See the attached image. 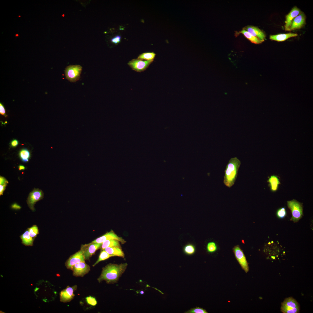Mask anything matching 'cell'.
<instances>
[{"instance_id":"1","label":"cell","mask_w":313,"mask_h":313,"mask_svg":"<svg viewBox=\"0 0 313 313\" xmlns=\"http://www.w3.org/2000/svg\"><path fill=\"white\" fill-rule=\"evenodd\" d=\"M128 266L127 263L119 264L110 263L103 268L101 273L97 280L99 282L105 281L108 283L117 282L124 272Z\"/></svg>"},{"instance_id":"2","label":"cell","mask_w":313,"mask_h":313,"mask_svg":"<svg viewBox=\"0 0 313 313\" xmlns=\"http://www.w3.org/2000/svg\"><path fill=\"white\" fill-rule=\"evenodd\" d=\"M241 164L240 161L236 157L231 158L229 160L225 170L223 181L227 187L231 188L234 184Z\"/></svg>"},{"instance_id":"3","label":"cell","mask_w":313,"mask_h":313,"mask_svg":"<svg viewBox=\"0 0 313 313\" xmlns=\"http://www.w3.org/2000/svg\"><path fill=\"white\" fill-rule=\"evenodd\" d=\"M288 208L290 210L292 216L291 220L296 222L301 219L303 214L302 204L295 199L288 201L287 202Z\"/></svg>"},{"instance_id":"4","label":"cell","mask_w":313,"mask_h":313,"mask_svg":"<svg viewBox=\"0 0 313 313\" xmlns=\"http://www.w3.org/2000/svg\"><path fill=\"white\" fill-rule=\"evenodd\" d=\"M82 68L79 65H70L68 66L65 71L66 79L71 82H76L80 78Z\"/></svg>"},{"instance_id":"5","label":"cell","mask_w":313,"mask_h":313,"mask_svg":"<svg viewBox=\"0 0 313 313\" xmlns=\"http://www.w3.org/2000/svg\"><path fill=\"white\" fill-rule=\"evenodd\" d=\"M299 303L293 298L285 299L281 303V311L284 313H298L299 312Z\"/></svg>"},{"instance_id":"6","label":"cell","mask_w":313,"mask_h":313,"mask_svg":"<svg viewBox=\"0 0 313 313\" xmlns=\"http://www.w3.org/2000/svg\"><path fill=\"white\" fill-rule=\"evenodd\" d=\"M102 243H91L82 245L80 250L83 255L85 260H89L96 251L101 248Z\"/></svg>"},{"instance_id":"7","label":"cell","mask_w":313,"mask_h":313,"mask_svg":"<svg viewBox=\"0 0 313 313\" xmlns=\"http://www.w3.org/2000/svg\"><path fill=\"white\" fill-rule=\"evenodd\" d=\"M154 60H143L138 59H133L128 63L131 69L137 72H141L145 70Z\"/></svg>"},{"instance_id":"8","label":"cell","mask_w":313,"mask_h":313,"mask_svg":"<svg viewBox=\"0 0 313 313\" xmlns=\"http://www.w3.org/2000/svg\"><path fill=\"white\" fill-rule=\"evenodd\" d=\"M43 194L42 190L38 188H34L33 191L30 193L27 202L31 210L32 211L34 210V204L36 202L43 198Z\"/></svg>"},{"instance_id":"9","label":"cell","mask_w":313,"mask_h":313,"mask_svg":"<svg viewBox=\"0 0 313 313\" xmlns=\"http://www.w3.org/2000/svg\"><path fill=\"white\" fill-rule=\"evenodd\" d=\"M235 257L242 268L247 272L249 270V267L245 257L243 251L238 245L235 246L233 249Z\"/></svg>"},{"instance_id":"10","label":"cell","mask_w":313,"mask_h":313,"mask_svg":"<svg viewBox=\"0 0 313 313\" xmlns=\"http://www.w3.org/2000/svg\"><path fill=\"white\" fill-rule=\"evenodd\" d=\"M81 251L80 250L71 256L65 263V265L69 269L72 270L74 266L81 262H85Z\"/></svg>"},{"instance_id":"11","label":"cell","mask_w":313,"mask_h":313,"mask_svg":"<svg viewBox=\"0 0 313 313\" xmlns=\"http://www.w3.org/2000/svg\"><path fill=\"white\" fill-rule=\"evenodd\" d=\"M110 239L117 240L119 241L122 244H124L126 242L124 239L118 236L112 230L107 232L102 236L93 240L92 242L102 243L105 241Z\"/></svg>"},{"instance_id":"12","label":"cell","mask_w":313,"mask_h":313,"mask_svg":"<svg viewBox=\"0 0 313 313\" xmlns=\"http://www.w3.org/2000/svg\"><path fill=\"white\" fill-rule=\"evenodd\" d=\"M72 270L73 276L76 277H83L89 272L90 270V267L85 262H81L75 265Z\"/></svg>"},{"instance_id":"13","label":"cell","mask_w":313,"mask_h":313,"mask_svg":"<svg viewBox=\"0 0 313 313\" xmlns=\"http://www.w3.org/2000/svg\"><path fill=\"white\" fill-rule=\"evenodd\" d=\"M77 289V286H68L65 289L62 290L60 294V301L63 303H67L72 300L74 296V291Z\"/></svg>"},{"instance_id":"14","label":"cell","mask_w":313,"mask_h":313,"mask_svg":"<svg viewBox=\"0 0 313 313\" xmlns=\"http://www.w3.org/2000/svg\"><path fill=\"white\" fill-rule=\"evenodd\" d=\"M301 13L300 10L296 6L294 7L290 12L286 16L285 29L290 31L292 21L297 16Z\"/></svg>"},{"instance_id":"15","label":"cell","mask_w":313,"mask_h":313,"mask_svg":"<svg viewBox=\"0 0 313 313\" xmlns=\"http://www.w3.org/2000/svg\"><path fill=\"white\" fill-rule=\"evenodd\" d=\"M305 20L306 16L305 14L301 12L292 21L290 31L301 28L305 25Z\"/></svg>"},{"instance_id":"16","label":"cell","mask_w":313,"mask_h":313,"mask_svg":"<svg viewBox=\"0 0 313 313\" xmlns=\"http://www.w3.org/2000/svg\"><path fill=\"white\" fill-rule=\"evenodd\" d=\"M254 36L257 38L262 42L264 41L266 38L265 33L256 27L248 26L245 29Z\"/></svg>"},{"instance_id":"17","label":"cell","mask_w":313,"mask_h":313,"mask_svg":"<svg viewBox=\"0 0 313 313\" xmlns=\"http://www.w3.org/2000/svg\"><path fill=\"white\" fill-rule=\"evenodd\" d=\"M297 35L298 34L296 33H292L279 34L270 35V39L272 40L277 41H282L290 38L296 37Z\"/></svg>"},{"instance_id":"18","label":"cell","mask_w":313,"mask_h":313,"mask_svg":"<svg viewBox=\"0 0 313 313\" xmlns=\"http://www.w3.org/2000/svg\"><path fill=\"white\" fill-rule=\"evenodd\" d=\"M267 182L269 183L270 190L273 192L277 190L279 185L281 184L278 176L275 175H272L269 178Z\"/></svg>"},{"instance_id":"19","label":"cell","mask_w":313,"mask_h":313,"mask_svg":"<svg viewBox=\"0 0 313 313\" xmlns=\"http://www.w3.org/2000/svg\"><path fill=\"white\" fill-rule=\"evenodd\" d=\"M104 250L112 256H118L123 258L124 257L125 254L121 248L117 247H107Z\"/></svg>"},{"instance_id":"20","label":"cell","mask_w":313,"mask_h":313,"mask_svg":"<svg viewBox=\"0 0 313 313\" xmlns=\"http://www.w3.org/2000/svg\"><path fill=\"white\" fill-rule=\"evenodd\" d=\"M22 243L26 246H32L34 238L30 236L28 230L20 236Z\"/></svg>"},{"instance_id":"21","label":"cell","mask_w":313,"mask_h":313,"mask_svg":"<svg viewBox=\"0 0 313 313\" xmlns=\"http://www.w3.org/2000/svg\"><path fill=\"white\" fill-rule=\"evenodd\" d=\"M120 241L115 239L107 240L103 242L101 248V250H104L107 247H117L121 248Z\"/></svg>"},{"instance_id":"22","label":"cell","mask_w":313,"mask_h":313,"mask_svg":"<svg viewBox=\"0 0 313 313\" xmlns=\"http://www.w3.org/2000/svg\"><path fill=\"white\" fill-rule=\"evenodd\" d=\"M240 33L243 34L247 39L253 43L259 44L262 43L257 38L253 36L244 29L241 31Z\"/></svg>"},{"instance_id":"23","label":"cell","mask_w":313,"mask_h":313,"mask_svg":"<svg viewBox=\"0 0 313 313\" xmlns=\"http://www.w3.org/2000/svg\"><path fill=\"white\" fill-rule=\"evenodd\" d=\"M183 251L185 254L188 255H192L195 252V247L192 244L188 243L183 247Z\"/></svg>"},{"instance_id":"24","label":"cell","mask_w":313,"mask_h":313,"mask_svg":"<svg viewBox=\"0 0 313 313\" xmlns=\"http://www.w3.org/2000/svg\"><path fill=\"white\" fill-rule=\"evenodd\" d=\"M156 55V54L153 52H144L140 54L137 59L146 61L154 60Z\"/></svg>"},{"instance_id":"25","label":"cell","mask_w":313,"mask_h":313,"mask_svg":"<svg viewBox=\"0 0 313 313\" xmlns=\"http://www.w3.org/2000/svg\"><path fill=\"white\" fill-rule=\"evenodd\" d=\"M112 256L105 250H101L98 259L93 265V266H94L100 261L105 260Z\"/></svg>"},{"instance_id":"26","label":"cell","mask_w":313,"mask_h":313,"mask_svg":"<svg viewBox=\"0 0 313 313\" xmlns=\"http://www.w3.org/2000/svg\"><path fill=\"white\" fill-rule=\"evenodd\" d=\"M19 155L22 161L24 162L28 161V159L30 157L29 152L26 148L22 149L20 151Z\"/></svg>"},{"instance_id":"27","label":"cell","mask_w":313,"mask_h":313,"mask_svg":"<svg viewBox=\"0 0 313 313\" xmlns=\"http://www.w3.org/2000/svg\"><path fill=\"white\" fill-rule=\"evenodd\" d=\"M29 234L32 237L34 238L36 237L39 234V229L36 225H34L30 228H28Z\"/></svg>"},{"instance_id":"28","label":"cell","mask_w":313,"mask_h":313,"mask_svg":"<svg viewBox=\"0 0 313 313\" xmlns=\"http://www.w3.org/2000/svg\"><path fill=\"white\" fill-rule=\"evenodd\" d=\"M185 313H207L208 312L205 309L203 308L198 307H196L191 309L186 312Z\"/></svg>"},{"instance_id":"29","label":"cell","mask_w":313,"mask_h":313,"mask_svg":"<svg viewBox=\"0 0 313 313\" xmlns=\"http://www.w3.org/2000/svg\"><path fill=\"white\" fill-rule=\"evenodd\" d=\"M207 250L209 253H213L217 250V246L215 243L214 242L208 243L207 245Z\"/></svg>"},{"instance_id":"30","label":"cell","mask_w":313,"mask_h":313,"mask_svg":"<svg viewBox=\"0 0 313 313\" xmlns=\"http://www.w3.org/2000/svg\"><path fill=\"white\" fill-rule=\"evenodd\" d=\"M277 216L281 219L285 217L287 214V212L285 208H281L278 209L276 213Z\"/></svg>"},{"instance_id":"31","label":"cell","mask_w":313,"mask_h":313,"mask_svg":"<svg viewBox=\"0 0 313 313\" xmlns=\"http://www.w3.org/2000/svg\"><path fill=\"white\" fill-rule=\"evenodd\" d=\"M86 301L87 303L91 305L94 306L96 305L97 302L95 298L91 296L86 297Z\"/></svg>"},{"instance_id":"32","label":"cell","mask_w":313,"mask_h":313,"mask_svg":"<svg viewBox=\"0 0 313 313\" xmlns=\"http://www.w3.org/2000/svg\"><path fill=\"white\" fill-rule=\"evenodd\" d=\"M121 39V36L117 35L112 38L111 40V41L114 44H117L120 42Z\"/></svg>"},{"instance_id":"33","label":"cell","mask_w":313,"mask_h":313,"mask_svg":"<svg viewBox=\"0 0 313 313\" xmlns=\"http://www.w3.org/2000/svg\"><path fill=\"white\" fill-rule=\"evenodd\" d=\"M0 113L5 117H6L7 116L6 114V111L4 107L1 103H0Z\"/></svg>"},{"instance_id":"34","label":"cell","mask_w":313,"mask_h":313,"mask_svg":"<svg viewBox=\"0 0 313 313\" xmlns=\"http://www.w3.org/2000/svg\"><path fill=\"white\" fill-rule=\"evenodd\" d=\"M7 184H0V194H3V192L6 189Z\"/></svg>"},{"instance_id":"35","label":"cell","mask_w":313,"mask_h":313,"mask_svg":"<svg viewBox=\"0 0 313 313\" xmlns=\"http://www.w3.org/2000/svg\"><path fill=\"white\" fill-rule=\"evenodd\" d=\"M8 183V181L4 177L0 176V184H7Z\"/></svg>"},{"instance_id":"36","label":"cell","mask_w":313,"mask_h":313,"mask_svg":"<svg viewBox=\"0 0 313 313\" xmlns=\"http://www.w3.org/2000/svg\"><path fill=\"white\" fill-rule=\"evenodd\" d=\"M18 141L17 140L14 139L11 142L10 145L12 147H15L18 145Z\"/></svg>"},{"instance_id":"37","label":"cell","mask_w":313,"mask_h":313,"mask_svg":"<svg viewBox=\"0 0 313 313\" xmlns=\"http://www.w3.org/2000/svg\"><path fill=\"white\" fill-rule=\"evenodd\" d=\"M12 209L15 210H19L21 209V207L16 203H14L11 205Z\"/></svg>"},{"instance_id":"38","label":"cell","mask_w":313,"mask_h":313,"mask_svg":"<svg viewBox=\"0 0 313 313\" xmlns=\"http://www.w3.org/2000/svg\"><path fill=\"white\" fill-rule=\"evenodd\" d=\"M19 170H24L25 167L23 165H20L19 166Z\"/></svg>"},{"instance_id":"39","label":"cell","mask_w":313,"mask_h":313,"mask_svg":"<svg viewBox=\"0 0 313 313\" xmlns=\"http://www.w3.org/2000/svg\"><path fill=\"white\" fill-rule=\"evenodd\" d=\"M140 293L141 294H143L144 293V292L143 291H142Z\"/></svg>"}]
</instances>
